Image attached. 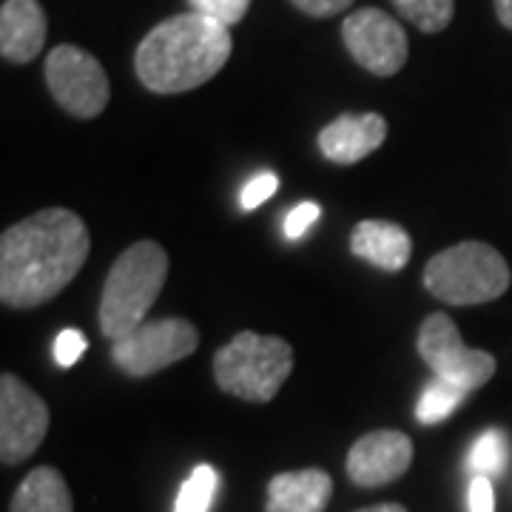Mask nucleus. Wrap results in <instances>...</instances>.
<instances>
[{
  "mask_svg": "<svg viewBox=\"0 0 512 512\" xmlns=\"http://www.w3.org/2000/svg\"><path fill=\"white\" fill-rule=\"evenodd\" d=\"M49 433V407L29 384L3 373L0 376V458L20 464L35 453Z\"/></svg>",
  "mask_w": 512,
  "mask_h": 512,
  "instance_id": "9",
  "label": "nucleus"
},
{
  "mask_svg": "<svg viewBox=\"0 0 512 512\" xmlns=\"http://www.w3.org/2000/svg\"><path fill=\"white\" fill-rule=\"evenodd\" d=\"M384 137L387 123L382 114H342L319 131V151L330 163L353 165L382 146Z\"/></svg>",
  "mask_w": 512,
  "mask_h": 512,
  "instance_id": "12",
  "label": "nucleus"
},
{
  "mask_svg": "<svg viewBox=\"0 0 512 512\" xmlns=\"http://www.w3.org/2000/svg\"><path fill=\"white\" fill-rule=\"evenodd\" d=\"M333 481L325 470H296L279 473L268 484V512H325Z\"/></svg>",
  "mask_w": 512,
  "mask_h": 512,
  "instance_id": "15",
  "label": "nucleus"
},
{
  "mask_svg": "<svg viewBox=\"0 0 512 512\" xmlns=\"http://www.w3.org/2000/svg\"><path fill=\"white\" fill-rule=\"evenodd\" d=\"M507 461H510V439L501 430H487L473 441L467 467L473 470V476L495 478L507 470Z\"/></svg>",
  "mask_w": 512,
  "mask_h": 512,
  "instance_id": "18",
  "label": "nucleus"
},
{
  "mask_svg": "<svg viewBox=\"0 0 512 512\" xmlns=\"http://www.w3.org/2000/svg\"><path fill=\"white\" fill-rule=\"evenodd\" d=\"M413 464V441L399 430H373L350 447L348 476L359 487H384Z\"/></svg>",
  "mask_w": 512,
  "mask_h": 512,
  "instance_id": "11",
  "label": "nucleus"
},
{
  "mask_svg": "<svg viewBox=\"0 0 512 512\" xmlns=\"http://www.w3.org/2000/svg\"><path fill=\"white\" fill-rule=\"evenodd\" d=\"M197 348H200V330L191 322L157 319V322H143L128 336L117 339L111 345V359L123 373L143 379L183 362Z\"/></svg>",
  "mask_w": 512,
  "mask_h": 512,
  "instance_id": "6",
  "label": "nucleus"
},
{
  "mask_svg": "<svg viewBox=\"0 0 512 512\" xmlns=\"http://www.w3.org/2000/svg\"><path fill=\"white\" fill-rule=\"evenodd\" d=\"M419 356L430 365L433 376L464 387L467 393L487 384L495 373V356L467 348L456 322L444 313H430L419 328Z\"/></svg>",
  "mask_w": 512,
  "mask_h": 512,
  "instance_id": "8",
  "label": "nucleus"
},
{
  "mask_svg": "<svg viewBox=\"0 0 512 512\" xmlns=\"http://www.w3.org/2000/svg\"><path fill=\"white\" fill-rule=\"evenodd\" d=\"M217 490H220V473L211 464L194 467V473L185 478V484L177 493L174 512H211Z\"/></svg>",
  "mask_w": 512,
  "mask_h": 512,
  "instance_id": "19",
  "label": "nucleus"
},
{
  "mask_svg": "<svg viewBox=\"0 0 512 512\" xmlns=\"http://www.w3.org/2000/svg\"><path fill=\"white\" fill-rule=\"evenodd\" d=\"M350 251L382 271H402L413 256V239L396 222L365 220L350 234Z\"/></svg>",
  "mask_w": 512,
  "mask_h": 512,
  "instance_id": "14",
  "label": "nucleus"
},
{
  "mask_svg": "<svg viewBox=\"0 0 512 512\" xmlns=\"http://www.w3.org/2000/svg\"><path fill=\"white\" fill-rule=\"evenodd\" d=\"M467 507L470 512H495V490L490 478L473 476L470 493H467Z\"/></svg>",
  "mask_w": 512,
  "mask_h": 512,
  "instance_id": "25",
  "label": "nucleus"
},
{
  "mask_svg": "<svg viewBox=\"0 0 512 512\" xmlns=\"http://www.w3.org/2000/svg\"><path fill=\"white\" fill-rule=\"evenodd\" d=\"M495 15L507 29H512V0H495Z\"/></svg>",
  "mask_w": 512,
  "mask_h": 512,
  "instance_id": "27",
  "label": "nucleus"
},
{
  "mask_svg": "<svg viewBox=\"0 0 512 512\" xmlns=\"http://www.w3.org/2000/svg\"><path fill=\"white\" fill-rule=\"evenodd\" d=\"M291 3L311 18H333L353 6V0H291Z\"/></svg>",
  "mask_w": 512,
  "mask_h": 512,
  "instance_id": "26",
  "label": "nucleus"
},
{
  "mask_svg": "<svg viewBox=\"0 0 512 512\" xmlns=\"http://www.w3.org/2000/svg\"><path fill=\"white\" fill-rule=\"evenodd\" d=\"M507 259L487 242H458L424 268V288L447 305H481L510 288Z\"/></svg>",
  "mask_w": 512,
  "mask_h": 512,
  "instance_id": "5",
  "label": "nucleus"
},
{
  "mask_svg": "<svg viewBox=\"0 0 512 512\" xmlns=\"http://www.w3.org/2000/svg\"><path fill=\"white\" fill-rule=\"evenodd\" d=\"M89 348V339H86V333L77 328H66L57 333L55 339V359L60 367H72L83 353Z\"/></svg>",
  "mask_w": 512,
  "mask_h": 512,
  "instance_id": "22",
  "label": "nucleus"
},
{
  "mask_svg": "<svg viewBox=\"0 0 512 512\" xmlns=\"http://www.w3.org/2000/svg\"><path fill=\"white\" fill-rule=\"evenodd\" d=\"M89 231L69 208H46L0 237V299L9 308H37L55 299L89 256Z\"/></svg>",
  "mask_w": 512,
  "mask_h": 512,
  "instance_id": "1",
  "label": "nucleus"
},
{
  "mask_svg": "<svg viewBox=\"0 0 512 512\" xmlns=\"http://www.w3.org/2000/svg\"><path fill=\"white\" fill-rule=\"evenodd\" d=\"M293 370V348L282 336L237 333L214 356V379L220 390L245 402H271Z\"/></svg>",
  "mask_w": 512,
  "mask_h": 512,
  "instance_id": "4",
  "label": "nucleus"
},
{
  "mask_svg": "<svg viewBox=\"0 0 512 512\" xmlns=\"http://www.w3.org/2000/svg\"><path fill=\"white\" fill-rule=\"evenodd\" d=\"M9 512H74L66 478L55 467H37L20 481Z\"/></svg>",
  "mask_w": 512,
  "mask_h": 512,
  "instance_id": "16",
  "label": "nucleus"
},
{
  "mask_svg": "<svg viewBox=\"0 0 512 512\" xmlns=\"http://www.w3.org/2000/svg\"><path fill=\"white\" fill-rule=\"evenodd\" d=\"M276 188H279L276 174H271V171L256 174L254 180H248V185H245V188H242V194H239V205H242V211H254V208H259L265 200H271V197L276 194Z\"/></svg>",
  "mask_w": 512,
  "mask_h": 512,
  "instance_id": "23",
  "label": "nucleus"
},
{
  "mask_svg": "<svg viewBox=\"0 0 512 512\" xmlns=\"http://www.w3.org/2000/svg\"><path fill=\"white\" fill-rule=\"evenodd\" d=\"M188 3H191V12H200L228 29L245 18L251 6V0H188Z\"/></svg>",
  "mask_w": 512,
  "mask_h": 512,
  "instance_id": "21",
  "label": "nucleus"
},
{
  "mask_svg": "<svg viewBox=\"0 0 512 512\" xmlns=\"http://www.w3.org/2000/svg\"><path fill=\"white\" fill-rule=\"evenodd\" d=\"M319 214H322V208L316 205V202H299L296 208H293L291 214L285 217V237L288 239H302L308 231H311V225L319 220Z\"/></svg>",
  "mask_w": 512,
  "mask_h": 512,
  "instance_id": "24",
  "label": "nucleus"
},
{
  "mask_svg": "<svg viewBox=\"0 0 512 512\" xmlns=\"http://www.w3.org/2000/svg\"><path fill=\"white\" fill-rule=\"evenodd\" d=\"M342 40L350 57L376 77H393L407 63V35L402 23L382 9H356L342 23Z\"/></svg>",
  "mask_w": 512,
  "mask_h": 512,
  "instance_id": "10",
  "label": "nucleus"
},
{
  "mask_svg": "<svg viewBox=\"0 0 512 512\" xmlns=\"http://www.w3.org/2000/svg\"><path fill=\"white\" fill-rule=\"evenodd\" d=\"M168 279V254L160 242H134L114 259L103 296H100V330L117 342L146 322L151 305Z\"/></svg>",
  "mask_w": 512,
  "mask_h": 512,
  "instance_id": "3",
  "label": "nucleus"
},
{
  "mask_svg": "<svg viewBox=\"0 0 512 512\" xmlns=\"http://www.w3.org/2000/svg\"><path fill=\"white\" fill-rule=\"evenodd\" d=\"M464 399H467V390L464 387L447 382L441 376H433L430 382L424 384V390H421L419 404H416V419L421 424H427V427L441 424V421L450 419L456 413Z\"/></svg>",
  "mask_w": 512,
  "mask_h": 512,
  "instance_id": "17",
  "label": "nucleus"
},
{
  "mask_svg": "<svg viewBox=\"0 0 512 512\" xmlns=\"http://www.w3.org/2000/svg\"><path fill=\"white\" fill-rule=\"evenodd\" d=\"M46 86L57 100V106L69 111L72 117L92 120L109 106L111 86L109 74L100 60L86 49L63 43L55 46L46 57Z\"/></svg>",
  "mask_w": 512,
  "mask_h": 512,
  "instance_id": "7",
  "label": "nucleus"
},
{
  "mask_svg": "<svg viewBox=\"0 0 512 512\" xmlns=\"http://www.w3.org/2000/svg\"><path fill=\"white\" fill-rule=\"evenodd\" d=\"M49 23L37 0H3L0 55L9 63H32L46 43Z\"/></svg>",
  "mask_w": 512,
  "mask_h": 512,
  "instance_id": "13",
  "label": "nucleus"
},
{
  "mask_svg": "<svg viewBox=\"0 0 512 512\" xmlns=\"http://www.w3.org/2000/svg\"><path fill=\"white\" fill-rule=\"evenodd\" d=\"M393 6L399 9L404 20H410L416 29L427 35L444 32L456 12V0H393Z\"/></svg>",
  "mask_w": 512,
  "mask_h": 512,
  "instance_id": "20",
  "label": "nucleus"
},
{
  "mask_svg": "<svg viewBox=\"0 0 512 512\" xmlns=\"http://www.w3.org/2000/svg\"><path fill=\"white\" fill-rule=\"evenodd\" d=\"M234 49L231 29L200 12L157 23L134 55V72L148 92L183 94L222 72Z\"/></svg>",
  "mask_w": 512,
  "mask_h": 512,
  "instance_id": "2",
  "label": "nucleus"
},
{
  "mask_svg": "<svg viewBox=\"0 0 512 512\" xmlns=\"http://www.w3.org/2000/svg\"><path fill=\"white\" fill-rule=\"evenodd\" d=\"M356 512H407L402 504H376V507H365V510Z\"/></svg>",
  "mask_w": 512,
  "mask_h": 512,
  "instance_id": "28",
  "label": "nucleus"
}]
</instances>
